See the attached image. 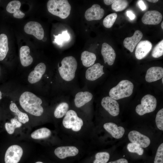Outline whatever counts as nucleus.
Here are the masks:
<instances>
[{"label":"nucleus","mask_w":163,"mask_h":163,"mask_svg":"<svg viewBox=\"0 0 163 163\" xmlns=\"http://www.w3.org/2000/svg\"><path fill=\"white\" fill-rule=\"evenodd\" d=\"M19 102L22 107L30 114L39 116L43 112V109L41 104V99L33 93L25 91L22 94L19 99Z\"/></svg>","instance_id":"nucleus-1"},{"label":"nucleus","mask_w":163,"mask_h":163,"mask_svg":"<svg viewBox=\"0 0 163 163\" xmlns=\"http://www.w3.org/2000/svg\"><path fill=\"white\" fill-rule=\"evenodd\" d=\"M49 12L62 19L69 15L71 7L67 0H50L47 4Z\"/></svg>","instance_id":"nucleus-2"},{"label":"nucleus","mask_w":163,"mask_h":163,"mask_svg":"<svg viewBox=\"0 0 163 163\" xmlns=\"http://www.w3.org/2000/svg\"><path fill=\"white\" fill-rule=\"evenodd\" d=\"M77 66V62L73 56H67L61 61V66L59 67L60 75L65 80L70 81L75 77Z\"/></svg>","instance_id":"nucleus-3"},{"label":"nucleus","mask_w":163,"mask_h":163,"mask_svg":"<svg viewBox=\"0 0 163 163\" xmlns=\"http://www.w3.org/2000/svg\"><path fill=\"white\" fill-rule=\"evenodd\" d=\"M133 87L131 82L128 80H122L110 90L109 95L115 100L128 97L132 94Z\"/></svg>","instance_id":"nucleus-4"},{"label":"nucleus","mask_w":163,"mask_h":163,"mask_svg":"<svg viewBox=\"0 0 163 163\" xmlns=\"http://www.w3.org/2000/svg\"><path fill=\"white\" fill-rule=\"evenodd\" d=\"M156 106V98L153 95L148 94L142 98L141 104L136 106V111L138 115L142 116L153 111L155 110Z\"/></svg>","instance_id":"nucleus-5"},{"label":"nucleus","mask_w":163,"mask_h":163,"mask_svg":"<svg viewBox=\"0 0 163 163\" xmlns=\"http://www.w3.org/2000/svg\"><path fill=\"white\" fill-rule=\"evenodd\" d=\"M83 123L82 120L78 116L76 113L73 110L67 112L62 121L63 125L65 128L71 129L76 132L81 129Z\"/></svg>","instance_id":"nucleus-6"},{"label":"nucleus","mask_w":163,"mask_h":163,"mask_svg":"<svg viewBox=\"0 0 163 163\" xmlns=\"http://www.w3.org/2000/svg\"><path fill=\"white\" fill-rule=\"evenodd\" d=\"M23 153V150L20 146L15 145L10 146L5 155V163H18Z\"/></svg>","instance_id":"nucleus-7"},{"label":"nucleus","mask_w":163,"mask_h":163,"mask_svg":"<svg viewBox=\"0 0 163 163\" xmlns=\"http://www.w3.org/2000/svg\"><path fill=\"white\" fill-rule=\"evenodd\" d=\"M24 30L26 34L33 35L39 40H42L44 37L43 29L41 24L38 22H28L24 26Z\"/></svg>","instance_id":"nucleus-8"},{"label":"nucleus","mask_w":163,"mask_h":163,"mask_svg":"<svg viewBox=\"0 0 163 163\" xmlns=\"http://www.w3.org/2000/svg\"><path fill=\"white\" fill-rule=\"evenodd\" d=\"M128 138L132 143L142 148L148 147L150 143V140L147 136L136 130H132L128 134Z\"/></svg>","instance_id":"nucleus-9"},{"label":"nucleus","mask_w":163,"mask_h":163,"mask_svg":"<svg viewBox=\"0 0 163 163\" xmlns=\"http://www.w3.org/2000/svg\"><path fill=\"white\" fill-rule=\"evenodd\" d=\"M101 104L103 107L111 115L117 116L119 114V105L116 100L109 96L105 97L102 99Z\"/></svg>","instance_id":"nucleus-10"},{"label":"nucleus","mask_w":163,"mask_h":163,"mask_svg":"<svg viewBox=\"0 0 163 163\" xmlns=\"http://www.w3.org/2000/svg\"><path fill=\"white\" fill-rule=\"evenodd\" d=\"M104 13V10L101 8L99 5L94 4L86 10L85 16L88 21L98 20L103 18Z\"/></svg>","instance_id":"nucleus-11"},{"label":"nucleus","mask_w":163,"mask_h":163,"mask_svg":"<svg viewBox=\"0 0 163 163\" xmlns=\"http://www.w3.org/2000/svg\"><path fill=\"white\" fill-rule=\"evenodd\" d=\"M162 18V15L159 11L151 10L144 14L142 18V21L145 24L157 25L160 23Z\"/></svg>","instance_id":"nucleus-12"},{"label":"nucleus","mask_w":163,"mask_h":163,"mask_svg":"<svg viewBox=\"0 0 163 163\" xmlns=\"http://www.w3.org/2000/svg\"><path fill=\"white\" fill-rule=\"evenodd\" d=\"M152 46V43L149 40H144L139 42L136 49V58L138 59H143L151 51Z\"/></svg>","instance_id":"nucleus-13"},{"label":"nucleus","mask_w":163,"mask_h":163,"mask_svg":"<svg viewBox=\"0 0 163 163\" xmlns=\"http://www.w3.org/2000/svg\"><path fill=\"white\" fill-rule=\"evenodd\" d=\"M142 37V33L139 30H136L132 36L126 37L124 39L123 45L131 52H133Z\"/></svg>","instance_id":"nucleus-14"},{"label":"nucleus","mask_w":163,"mask_h":163,"mask_svg":"<svg viewBox=\"0 0 163 163\" xmlns=\"http://www.w3.org/2000/svg\"><path fill=\"white\" fill-rule=\"evenodd\" d=\"M101 53L105 64L107 63L110 66L113 64L116 56V53L112 47L107 43L102 44Z\"/></svg>","instance_id":"nucleus-15"},{"label":"nucleus","mask_w":163,"mask_h":163,"mask_svg":"<svg viewBox=\"0 0 163 163\" xmlns=\"http://www.w3.org/2000/svg\"><path fill=\"white\" fill-rule=\"evenodd\" d=\"M104 66L99 63L94 64L89 68L86 71L85 77L90 81L95 80L101 77L104 72L103 69Z\"/></svg>","instance_id":"nucleus-16"},{"label":"nucleus","mask_w":163,"mask_h":163,"mask_svg":"<svg viewBox=\"0 0 163 163\" xmlns=\"http://www.w3.org/2000/svg\"><path fill=\"white\" fill-rule=\"evenodd\" d=\"M78 152V150L75 146H61L55 150L54 153L58 158L63 159L68 157L75 156Z\"/></svg>","instance_id":"nucleus-17"},{"label":"nucleus","mask_w":163,"mask_h":163,"mask_svg":"<svg viewBox=\"0 0 163 163\" xmlns=\"http://www.w3.org/2000/svg\"><path fill=\"white\" fill-rule=\"evenodd\" d=\"M46 68L44 63L41 62L38 64L34 70L29 74L28 77V82L31 84H34L40 81L45 73Z\"/></svg>","instance_id":"nucleus-18"},{"label":"nucleus","mask_w":163,"mask_h":163,"mask_svg":"<svg viewBox=\"0 0 163 163\" xmlns=\"http://www.w3.org/2000/svg\"><path fill=\"white\" fill-rule=\"evenodd\" d=\"M104 128L113 138L119 139L122 137L125 130L122 126L118 127L116 124L109 122L105 123L103 126Z\"/></svg>","instance_id":"nucleus-19"},{"label":"nucleus","mask_w":163,"mask_h":163,"mask_svg":"<svg viewBox=\"0 0 163 163\" xmlns=\"http://www.w3.org/2000/svg\"><path fill=\"white\" fill-rule=\"evenodd\" d=\"M163 76V68L161 67H152L147 70L145 76L146 81L151 82L158 80Z\"/></svg>","instance_id":"nucleus-20"},{"label":"nucleus","mask_w":163,"mask_h":163,"mask_svg":"<svg viewBox=\"0 0 163 163\" xmlns=\"http://www.w3.org/2000/svg\"><path fill=\"white\" fill-rule=\"evenodd\" d=\"M21 6V3L19 1H12L8 3L6 9L8 13L13 14L14 17L18 18H22L24 17L25 14L20 10Z\"/></svg>","instance_id":"nucleus-21"},{"label":"nucleus","mask_w":163,"mask_h":163,"mask_svg":"<svg viewBox=\"0 0 163 163\" xmlns=\"http://www.w3.org/2000/svg\"><path fill=\"white\" fill-rule=\"evenodd\" d=\"M93 95L88 91H81L77 93L75 95L74 102L75 106L80 107L90 101Z\"/></svg>","instance_id":"nucleus-22"},{"label":"nucleus","mask_w":163,"mask_h":163,"mask_svg":"<svg viewBox=\"0 0 163 163\" xmlns=\"http://www.w3.org/2000/svg\"><path fill=\"white\" fill-rule=\"evenodd\" d=\"M30 49L27 46L21 47L20 50V58L22 66H27L33 62V58L30 55Z\"/></svg>","instance_id":"nucleus-23"},{"label":"nucleus","mask_w":163,"mask_h":163,"mask_svg":"<svg viewBox=\"0 0 163 163\" xmlns=\"http://www.w3.org/2000/svg\"><path fill=\"white\" fill-rule=\"evenodd\" d=\"M9 51L8 41L7 35L4 33L0 34V61L3 60Z\"/></svg>","instance_id":"nucleus-24"},{"label":"nucleus","mask_w":163,"mask_h":163,"mask_svg":"<svg viewBox=\"0 0 163 163\" xmlns=\"http://www.w3.org/2000/svg\"><path fill=\"white\" fill-rule=\"evenodd\" d=\"M96 59V56L93 53L85 51L82 53L81 60L83 65L85 67L92 66Z\"/></svg>","instance_id":"nucleus-25"},{"label":"nucleus","mask_w":163,"mask_h":163,"mask_svg":"<svg viewBox=\"0 0 163 163\" xmlns=\"http://www.w3.org/2000/svg\"><path fill=\"white\" fill-rule=\"evenodd\" d=\"M9 107L11 111L15 113L17 115L18 121L24 124L29 121V118L27 115L20 111L14 103H11Z\"/></svg>","instance_id":"nucleus-26"},{"label":"nucleus","mask_w":163,"mask_h":163,"mask_svg":"<svg viewBox=\"0 0 163 163\" xmlns=\"http://www.w3.org/2000/svg\"><path fill=\"white\" fill-rule=\"evenodd\" d=\"M51 134V132L48 129L42 128L34 131L31 134L32 138L34 139H40L47 138Z\"/></svg>","instance_id":"nucleus-27"},{"label":"nucleus","mask_w":163,"mask_h":163,"mask_svg":"<svg viewBox=\"0 0 163 163\" xmlns=\"http://www.w3.org/2000/svg\"><path fill=\"white\" fill-rule=\"evenodd\" d=\"M69 108V105L68 103L65 102L60 103L57 106L54 111V116L57 118L62 117L66 114Z\"/></svg>","instance_id":"nucleus-28"},{"label":"nucleus","mask_w":163,"mask_h":163,"mask_svg":"<svg viewBox=\"0 0 163 163\" xmlns=\"http://www.w3.org/2000/svg\"><path fill=\"white\" fill-rule=\"evenodd\" d=\"M21 126V123L15 118L11 119V123H6L5 124L6 130L10 134H12L14 133L15 128H19Z\"/></svg>","instance_id":"nucleus-29"},{"label":"nucleus","mask_w":163,"mask_h":163,"mask_svg":"<svg viewBox=\"0 0 163 163\" xmlns=\"http://www.w3.org/2000/svg\"><path fill=\"white\" fill-rule=\"evenodd\" d=\"M128 3L127 1L117 0L112 4V10L116 11H120L125 9L128 6Z\"/></svg>","instance_id":"nucleus-30"},{"label":"nucleus","mask_w":163,"mask_h":163,"mask_svg":"<svg viewBox=\"0 0 163 163\" xmlns=\"http://www.w3.org/2000/svg\"><path fill=\"white\" fill-rule=\"evenodd\" d=\"M54 36L55 38L54 42L59 45H62L64 42L68 41L70 39V36L67 30L63 31L61 34Z\"/></svg>","instance_id":"nucleus-31"},{"label":"nucleus","mask_w":163,"mask_h":163,"mask_svg":"<svg viewBox=\"0 0 163 163\" xmlns=\"http://www.w3.org/2000/svg\"><path fill=\"white\" fill-rule=\"evenodd\" d=\"M95 158L93 163H107L109 159L110 155L106 152H99L96 154Z\"/></svg>","instance_id":"nucleus-32"},{"label":"nucleus","mask_w":163,"mask_h":163,"mask_svg":"<svg viewBox=\"0 0 163 163\" xmlns=\"http://www.w3.org/2000/svg\"><path fill=\"white\" fill-rule=\"evenodd\" d=\"M117 17L116 13H113L107 15L103 21L104 26L106 28H110L113 24Z\"/></svg>","instance_id":"nucleus-33"},{"label":"nucleus","mask_w":163,"mask_h":163,"mask_svg":"<svg viewBox=\"0 0 163 163\" xmlns=\"http://www.w3.org/2000/svg\"><path fill=\"white\" fill-rule=\"evenodd\" d=\"M163 54V40L159 42L153 50L152 53V57L155 58H158Z\"/></svg>","instance_id":"nucleus-34"},{"label":"nucleus","mask_w":163,"mask_h":163,"mask_svg":"<svg viewBox=\"0 0 163 163\" xmlns=\"http://www.w3.org/2000/svg\"><path fill=\"white\" fill-rule=\"evenodd\" d=\"M127 149L129 152L136 153L139 155H142L144 152L142 148L132 142L128 144Z\"/></svg>","instance_id":"nucleus-35"},{"label":"nucleus","mask_w":163,"mask_h":163,"mask_svg":"<svg viewBox=\"0 0 163 163\" xmlns=\"http://www.w3.org/2000/svg\"><path fill=\"white\" fill-rule=\"evenodd\" d=\"M155 122L158 128L163 130V109L162 108L158 112L155 118Z\"/></svg>","instance_id":"nucleus-36"},{"label":"nucleus","mask_w":163,"mask_h":163,"mask_svg":"<svg viewBox=\"0 0 163 163\" xmlns=\"http://www.w3.org/2000/svg\"><path fill=\"white\" fill-rule=\"evenodd\" d=\"M154 163H163V143L160 145L157 150Z\"/></svg>","instance_id":"nucleus-37"},{"label":"nucleus","mask_w":163,"mask_h":163,"mask_svg":"<svg viewBox=\"0 0 163 163\" xmlns=\"http://www.w3.org/2000/svg\"><path fill=\"white\" fill-rule=\"evenodd\" d=\"M108 163H128V162L126 159L120 158L114 161H110Z\"/></svg>","instance_id":"nucleus-38"},{"label":"nucleus","mask_w":163,"mask_h":163,"mask_svg":"<svg viewBox=\"0 0 163 163\" xmlns=\"http://www.w3.org/2000/svg\"><path fill=\"white\" fill-rule=\"evenodd\" d=\"M138 4L139 8L142 11H144L145 9V6L142 0H139L138 2Z\"/></svg>","instance_id":"nucleus-39"},{"label":"nucleus","mask_w":163,"mask_h":163,"mask_svg":"<svg viewBox=\"0 0 163 163\" xmlns=\"http://www.w3.org/2000/svg\"><path fill=\"white\" fill-rule=\"evenodd\" d=\"M127 16L131 20H133L135 18V15L130 11H127L126 12Z\"/></svg>","instance_id":"nucleus-40"},{"label":"nucleus","mask_w":163,"mask_h":163,"mask_svg":"<svg viewBox=\"0 0 163 163\" xmlns=\"http://www.w3.org/2000/svg\"><path fill=\"white\" fill-rule=\"evenodd\" d=\"M116 0H104V2L105 4L109 5L112 4L115 2Z\"/></svg>","instance_id":"nucleus-41"},{"label":"nucleus","mask_w":163,"mask_h":163,"mask_svg":"<svg viewBox=\"0 0 163 163\" xmlns=\"http://www.w3.org/2000/svg\"><path fill=\"white\" fill-rule=\"evenodd\" d=\"M148 1L152 3H155L158 1V0H148Z\"/></svg>","instance_id":"nucleus-42"},{"label":"nucleus","mask_w":163,"mask_h":163,"mask_svg":"<svg viewBox=\"0 0 163 163\" xmlns=\"http://www.w3.org/2000/svg\"><path fill=\"white\" fill-rule=\"evenodd\" d=\"M2 93L1 91H0V100L2 98Z\"/></svg>","instance_id":"nucleus-43"},{"label":"nucleus","mask_w":163,"mask_h":163,"mask_svg":"<svg viewBox=\"0 0 163 163\" xmlns=\"http://www.w3.org/2000/svg\"><path fill=\"white\" fill-rule=\"evenodd\" d=\"M163 22L162 21L161 24V27L162 29H163Z\"/></svg>","instance_id":"nucleus-44"},{"label":"nucleus","mask_w":163,"mask_h":163,"mask_svg":"<svg viewBox=\"0 0 163 163\" xmlns=\"http://www.w3.org/2000/svg\"><path fill=\"white\" fill-rule=\"evenodd\" d=\"M35 163H43L40 161H37V162H36Z\"/></svg>","instance_id":"nucleus-45"},{"label":"nucleus","mask_w":163,"mask_h":163,"mask_svg":"<svg viewBox=\"0 0 163 163\" xmlns=\"http://www.w3.org/2000/svg\"><path fill=\"white\" fill-rule=\"evenodd\" d=\"M163 78H162V83H163Z\"/></svg>","instance_id":"nucleus-46"},{"label":"nucleus","mask_w":163,"mask_h":163,"mask_svg":"<svg viewBox=\"0 0 163 163\" xmlns=\"http://www.w3.org/2000/svg\"></svg>","instance_id":"nucleus-47"},{"label":"nucleus","mask_w":163,"mask_h":163,"mask_svg":"<svg viewBox=\"0 0 163 163\" xmlns=\"http://www.w3.org/2000/svg\"></svg>","instance_id":"nucleus-48"}]
</instances>
